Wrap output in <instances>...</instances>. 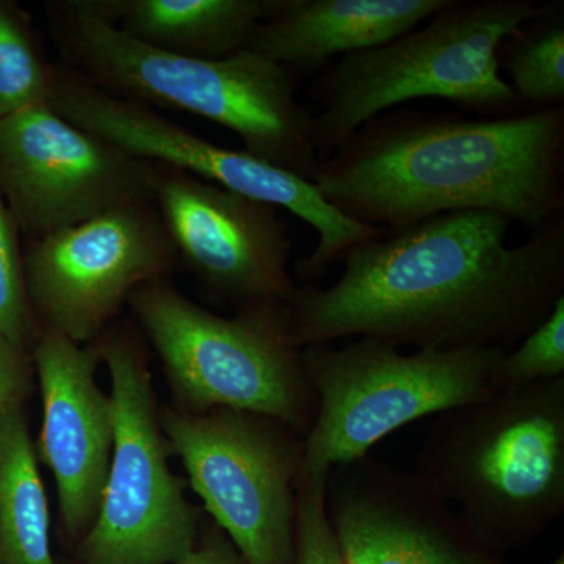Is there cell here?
Returning <instances> with one entry per match:
<instances>
[{
	"mask_svg": "<svg viewBox=\"0 0 564 564\" xmlns=\"http://www.w3.org/2000/svg\"><path fill=\"white\" fill-rule=\"evenodd\" d=\"M510 218L436 215L352 247L329 288L289 304L300 348L372 337L415 350H511L564 296V215L508 247Z\"/></svg>",
	"mask_w": 564,
	"mask_h": 564,
	"instance_id": "6da1fadb",
	"label": "cell"
},
{
	"mask_svg": "<svg viewBox=\"0 0 564 564\" xmlns=\"http://www.w3.org/2000/svg\"><path fill=\"white\" fill-rule=\"evenodd\" d=\"M563 106L478 118L397 107L318 162L313 182L345 217L386 232L459 210L534 231L563 214Z\"/></svg>",
	"mask_w": 564,
	"mask_h": 564,
	"instance_id": "7a4b0ae2",
	"label": "cell"
},
{
	"mask_svg": "<svg viewBox=\"0 0 564 564\" xmlns=\"http://www.w3.org/2000/svg\"><path fill=\"white\" fill-rule=\"evenodd\" d=\"M50 11L65 68L122 99L220 124L243 151L313 182L314 113L296 99L291 70L250 50L221 61L152 50L118 31L93 0L55 2Z\"/></svg>",
	"mask_w": 564,
	"mask_h": 564,
	"instance_id": "3957f363",
	"label": "cell"
},
{
	"mask_svg": "<svg viewBox=\"0 0 564 564\" xmlns=\"http://www.w3.org/2000/svg\"><path fill=\"white\" fill-rule=\"evenodd\" d=\"M413 473L489 547L544 532L564 513V378L437 414Z\"/></svg>",
	"mask_w": 564,
	"mask_h": 564,
	"instance_id": "277c9868",
	"label": "cell"
},
{
	"mask_svg": "<svg viewBox=\"0 0 564 564\" xmlns=\"http://www.w3.org/2000/svg\"><path fill=\"white\" fill-rule=\"evenodd\" d=\"M554 7L538 0H447L399 39L344 55L317 80L318 162L367 121L414 99H445L481 117L514 115L522 102L500 76V47Z\"/></svg>",
	"mask_w": 564,
	"mask_h": 564,
	"instance_id": "5b68a950",
	"label": "cell"
},
{
	"mask_svg": "<svg viewBox=\"0 0 564 564\" xmlns=\"http://www.w3.org/2000/svg\"><path fill=\"white\" fill-rule=\"evenodd\" d=\"M502 348L414 350L358 337L343 347L303 348V366L317 399L313 429L304 437L296 492L326 499L334 467L426 415L480 402L497 393L492 373Z\"/></svg>",
	"mask_w": 564,
	"mask_h": 564,
	"instance_id": "8992f818",
	"label": "cell"
},
{
	"mask_svg": "<svg viewBox=\"0 0 564 564\" xmlns=\"http://www.w3.org/2000/svg\"><path fill=\"white\" fill-rule=\"evenodd\" d=\"M158 351L182 411H245L288 423L306 437L317 399L303 348L289 329V304L243 307L234 317L204 310L166 280L140 285L128 300Z\"/></svg>",
	"mask_w": 564,
	"mask_h": 564,
	"instance_id": "52a82bcc",
	"label": "cell"
},
{
	"mask_svg": "<svg viewBox=\"0 0 564 564\" xmlns=\"http://www.w3.org/2000/svg\"><path fill=\"white\" fill-rule=\"evenodd\" d=\"M111 381L115 440L101 507L82 540L84 564H173L195 551L198 521L169 448L150 370L129 334L95 343Z\"/></svg>",
	"mask_w": 564,
	"mask_h": 564,
	"instance_id": "ba28073f",
	"label": "cell"
},
{
	"mask_svg": "<svg viewBox=\"0 0 564 564\" xmlns=\"http://www.w3.org/2000/svg\"><path fill=\"white\" fill-rule=\"evenodd\" d=\"M51 107L65 120L111 141L137 158L195 174L226 191L285 209L310 225L317 243L300 261L296 276L315 281L356 245L386 231L345 217L303 180L247 151L202 139L151 107L110 95L65 66H58Z\"/></svg>",
	"mask_w": 564,
	"mask_h": 564,
	"instance_id": "9c48e42d",
	"label": "cell"
},
{
	"mask_svg": "<svg viewBox=\"0 0 564 564\" xmlns=\"http://www.w3.org/2000/svg\"><path fill=\"white\" fill-rule=\"evenodd\" d=\"M162 432L193 491L248 564H292L304 437L267 415L165 410Z\"/></svg>",
	"mask_w": 564,
	"mask_h": 564,
	"instance_id": "30bf717a",
	"label": "cell"
},
{
	"mask_svg": "<svg viewBox=\"0 0 564 564\" xmlns=\"http://www.w3.org/2000/svg\"><path fill=\"white\" fill-rule=\"evenodd\" d=\"M177 254L152 198L31 240L24 250L29 299L41 332L96 343L147 282L166 280Z\"/></svg>",
	"mask_w": 564,
	"mask_h": 564,
	"instance_id": "8fae6325",
	"label": "cell"
},
{
	"mask_svg": "<svg viewBox=\"0 0 564 564\" xmlns=\"http://www.w3.org/2000/svg\"><path fill=\"white\" fill-rule=\"evenodd\" d=\"M158 172L50 104L0 120V191L28 242L152 198Z\"/></svg>",
	"mask_w": 564,
	"mask_h": 564,
	"instance_id": "7c38bea8",
	"label": "cell"
},
{
	"mask_svg": "<svg viewBox=\"0 0 564 564\" xmlns=\"http://www.w3.org/2000/svg\"><path fill=\"white\" fill-rule=\"evenodd\" d=\"M152 199L177 261L217 299L237 311L291 304L299 285L289 270L288 225L276 207L161 163Z\"/></svg>",
	"mask_w": 564,
	"mask_h": 564,
	"instance_id": "4fadbf2b",
	"label": "cell"
},
{
	"mask_svg": "<svg viewBox=\"0 0 564 564\" xmlns=\"http://www.w3.org/2000/svg\"><path fill=\"white\" fill-rule=\"evenodd\" d=\"M325 510L344 564H499L419 475L369 455L334 467Z\"/></svg>",
	"mask_w": 564,
	"mask_h": 564,
	"instance_id": "5bb4252c",
	"label": "cell"
},
{
	"mask_svg": "<svg viewBox=\"0 0 564 564\" xmlns=\"http://www.w3.org/2000/svg\"><path fill=\"white\" fill-rule=\"evenodd\" d=\"M32 361L43 399L36 458L54 475L66 532L87 534L101 507L115 440L113 404L96 383L101 358L95 343L41 332Z\"/></svg>",
	"mask_w": 564,
	"mask_h": 564,
	"instance_id": "9a60e30c",
	"label": "cell"
},
{
	"mask_svg": "<svg viewBox=\"0 0 564 564\" xmlns=\"http://www.w3.org/2000/svg\"><path fill=\"white\" fill-rule=\"evenodd\" d=\"M447 0H273L247 47L282 68L313 69L413 31Z\"/></svg>",
	"mask_w": 564,
	"mask_h": 564,
	"instance_id": "2e32d148",
	"label": "cell"
},
{
	"mask_svg": "<svg viewBox=\"0 0 564 564\" xmlns=\"http://www.w3.org/2000/svg\"><path fill=\"white\" fill-rule=\"evenodd\" d=\"M111 25L152 50L221 61L247 47L273 0H93Z\"/></svg>",
	"mask_w": 564,
	"mask_h": 564,
	"instance_id": "e0dca14e",
	"label": "cell"
},
{
	"mask_svg": "<svg viewBox=\"0 0 564 564\" xmlns=\"http://www.w3.org/2000/svg\"><path fill=\"white\" fill-rule=\"evenodd\" d=\"M0 564H55L50 508L22 410L0 422Z\"/></svg>",
	"mask_w": 564,
	"mask_h": 564,
	"instance_id": "ac0fdd59",
	"label": "cell"
},
{
	"mask_svg": "<svg viewBox=\"0 0 564 564\" xmlns=\"http://www.w3.org/2000/svg\"><path fill=\"white\" fill-rule=\"evenodd\" d=\"M510 46L500 47V68L510 74L516 98L536 104L540 109L564 102V17L556 6L510 36Z\"/></svg>",
	"mask_w": 564,
	"mask_h": 564,
	"instance_id": "d6986e66",
	"label": "cell"
},
{
	"mask_svg": "<svg viewBox=\"0 0 564 564\" xmlns=\"http://www.w3.org/2000/svg\"><path fill=\"white\" fill-rule=\"evenodd\" d=\"M57 79L31 17L0 0V120L50 104Z\"/></svg>",
	"mask_w": 564,
	"mask_h": 564,
	"instance_id": "ffe728a7",
	"label": "cell"
},
{
	"mask_svg": "<svg viewBox=\"0 0 564 564\" xmlns=\"http://www.w3.org/2000/svg\"><path fill=\"white\" fill-rule=\"evenodd\" d=\"M558 378H564V296L532 333L503 352L492 386L496 392H510Z\"/></svg>",
	"mask_w": 564,
	"mask_h": 564,
	"instance_id": "44dd1931",
	"label": "cell"
},
{
	"mask_svg": "<svg viewBox=\"0 0 564 564\" xmlns=\"http://www.w3.org/2000/svg\"><path fill=\"white\" fill-rule=\"evenodd\" d=\"M20 226L0 191V337L32 351L41 328L29 299Z\"/></svg>",
	"mask_w": 564,
	"mask_h": 564,
	"instance_id": "7402d4cb",
	"label": "cell"
},
{
	"mask_svg": "<svg viewBox=\"0 0 564 564\" xmlns=\"http://www.w3.org/2000/svg\"><path fill=\"white\" fill-rule=\"evenodd\" d=\"M32 351L22 350L0 337V422L31 397L33 389Z\"/></svg>",
	"mask_w": 564,
	"mask_h": 564,
	"instance_id": "603a6c76",
	"label": "cell"
},
{
	"mask_svg": "<svg viewBox=\"0 0 564 564\" xmlns=\"http://www.w3.org/2000/svg\"><path fill=\"white\" fill-rule=\"evenodd\" d=\"M173 564H237L232 555L221 545H206L199 551H193L192 554Z\"/></svg>",
	"mask_w": 564,
	"mask_h": 564,
	"instance_id": "cb8c5ba5",
	"label": "cell"
},
{
	"mask_svg": "<svg viewBox=\"0 0 564 564\" xmlns=\"http://www.w3.org/2000/svg\"><path fill=\"white\" fill-rule=\"evenodd\" d=\"M552 564H564L563 555L560 556V558H556L555 562Z\"/></svg>",
	"mask_w": 564,
	"mask_h": 564,
	"instance_id": "d4e9b609",
	"label": "cell"
},
{
	"mask_svg": "<svg viewBox=\"0 0 564 564\" xmlns=\"http://www.w3.org/2000/svg\"><path fill=\"white\" fill-rule=\"evenodd\" d=\"M340 564H344L343 562H340Z\"/></svg>",
	"mask_w": 564,
	"mask_h": 564,
	"instance_id": "484cf974",
	"label": "cell"
}]
</instances>
